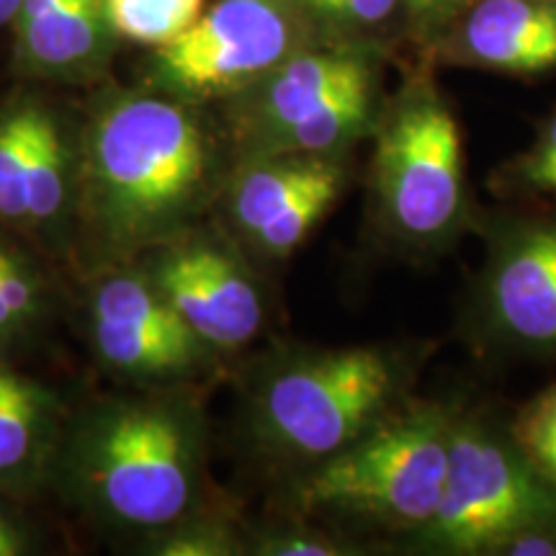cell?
Returning <instances> with one entry per match:
<instances>
[{"instance_id":"1","label":"cell","mask_w":556,"mask_h":556,"mask_svg":"<svg viewBox=\"0 0 556 556\" xmlns=\"http://www.w3.org/2000/svg\"><path fill=\"white\" fill-rule=\"evenodd\" d=\"M201 109L148 86L96 96L83 114L75 276L135 261L219 199L229 168Z\"/></svg>"},{"instance_id":"2","label":"cell","mask_w":556,"mask_h":556,"mask_svg":"<svg viewBox=\"0 0 556 556\" xmlns=\"http://www.w3.org/2000/svg\"><path fill=\"white\" fill-rule=\"evenodd\" d=\"M206 448L193 384L122 387L70 409L47 490L137 548L204 513Z\"/></svg>"},{"instance_id":"3","label":"cell","mask_w":556,"mask_h":556,"mask_svg":"<svg viewBox=\"0 0 556 556\" xmlns=\"http://www.w3.org/2000/svg\"><path fill=\"white\" fill-rule=\"evenodd\" d=\"M379 62L358 39L317 41L227 101L229 137L248 155H338L374 122Z\"/></svg>"},{"instance_id":"4","label":"cell","mask_w":556,"mask_h":556,"mask_svg":"<svg viewBox=\"0 0 556 556\" xmlns=\"http://www.w3.org/2000/svg\"><path fill=\"white\" fill-rule=\"evenodd\" d=\"M392 389L394 371L379 351L309 353L263 379L250 422L270 454L317 467L371 428Z\"/></svg>"},{"instance_id":"5","label":"cell","mask_w":556,"mask_h":556,"mask_svg":"<svg viewBox=\"0 0 556 556\" xmlns=\"http://www.w3.org/2000/svg\"><path fill=\"white\" fill-rule=\"evenodd\" d=\"M319 31L299 0H217L189 31L152 50L142 86L197 106L229 101L323 41Z\"/></svg>"},{"instance_id":"6","label":"cell","mask_w":556,"mask_h":556,"mask_svg":"<svg viewBox=\"0 0 556 556\" xmlns=\"http://www.w3.org/2000/svg\"><path fill=\"white\" fill-rule=\"evenodd\" d=\"M83 116L37 88L0 103V227L73 268Z\"/></svg>"},{"instance_id":"7","label":"cell","mask_w":556,"mask_h":556,"mask_svg":"<svg viewBox=\"0 0 556 556\" xmlns=\"http://www.w3.org/2000/svg\"><path fill=\"white\" fill-rule=\"evenodd\" d=\"M83 278V336L96 366L114 384L155 389L193 384L219 356L160 294L137 261Z\"/></svg>"},{"instance_id":"8","label":"cell","mask_w":556,"mask_h":556,"mask_svg":"<svg viewBox=\"0 0 556 556\" xmlns=\"http://www.w3.org/2000/svg\"><path fill=\"white\" fill-rule=\"evenodd\" d=\"M451 428L433 413H415L325 458L309 471L304 500L332 510L428 526L443 497Z\"/></svg>"},{"instance_id":"9","label":"cell","mask_w":556,"mask_h":556,"mask_svg":"<svg viewBox=\"0 0 556 556\" xmlns=\"http://www.w3.org/2000/svg\"><path fill=\"white\" fill-rule=\"evenodd\" d=\"M377 191L392 225L407 238L446 232L464 199L462 135L430 86H409L379 124Z\"/></svg>"},{"instance_id":"10","label":"cell","mask_w":556,"mask_h":556,"mask_svg":"<svg viewBox=\"0 0 556 556\" xmlns=\"http://www.w3.org/2000/svg\"><path fill=\"white\" fill-rule=\"evenodd\" d=\"M189 328L222 353L245 348L263 330L266 302L240 250L197 222L135 258Z\"/></svg>"},{"instance_id":"11","label":"cell","mask_w":556,"mask_h":556,"mask_svg":"<svg viewBox=\"0 0 556 556\" xmlns=\"http://www.w3.org/2000/svg\"><path fill=\"white\" fill-rule=\"evenodd\" d=\"M552 510L531 464L482 430H451L446 484L428 523L430 541L464 552L500 546Z\"/></svg>"},{"instance_id":"12","label":"cell","mask_w":556,"mask_h":556,"mask_svg":"<svg viewBox=\"0 0 556 556\" xmlns=\"http://www.w3.org/2000/svg\"><path fill=\"white\" fill-rule=\"evenodd\" d=\"M336 155L238 157L219 191L235 235L266 258H289L343 191Z\"/></svg>"},{"instance_id":"13","label":"cell","mask_w":556,"mask_h":556,"mask_svg":"<svg viewBox=\"0 0 556 556\" xmlns=\"http://www.w3.org/2000/svg\"><path fill=\"white\" fill-rule=\"evenodd\" d=\"M11 29L13 67L31 86H93L119 45L106 0H24Z\"/></svg>"},{"instance_id":"14","label":"cell","mask_w":556,"mask_h":556,"mask_svg":"<svg viewBox=\"0 0 556 556\" xmlns=\"http://www.w3.org/2000/svg\"><path fill=\"white\" fill-rule=\"evenodd\" d=\"M486 307L507 340L556 351V222L505 235L486 274Z\"/></svg>"},{"instance_id":"15","label":"cell","mask_w":556,"mask_h":556,"mask_svg":"<svg viewBox=\"0 0 556 556\" xmlns=\"http://www.w3.org/2000/svg\"><path fill=\"white\" fill-rule=\"evenodd\" d=\"M70 409L58 387L0 356V490L21 500L47 492Z\"/></svg>"},{"instance_id":"16","label":"cell","mask_w":556,"mask_h":556,"mask_svg":"<svg viewBox=\"0 0 556 556\" xmlns=\"http://www.w3.org/2000/svg\"><path fill=\"white\" fill-rule=\"evenodd\" d=\"M456 52L471 65L531 75L556 67V0H477L462 11Z\"/></svg>"},{"instance_id":"17","label":"cell","mask_w":556,"mask_h":556,"mask_svg":"<svg viewBox=\"0 0 556 556\" xmlns=\"http://www.w3.org/2000/svg\"><path fill=\"white\" fill-rule=\"evenodd\" d=\"M31 240L0 227V356L18 358L37 343L62 304L60 268Z\"/></svg>"},{"instance_id":"18","label":"cell","mask_w":556,"mask_h":556,"mask_svg":"<svg viewBox=\"0 0 556 556\" xmlns=\"http://www.w3.org/2000/svg\"><path fill=\"white\" fill-rule=\"evenodd\" d=\"M116 37L160 50L189 31L204 13V0H106Z\"/></svg>"},{"instance_id":"19","label":"cell","mask_w":556,"mask_h":556,"mask_svg":"<svg viewBox=\"0 0 556 556\" xmlns=\"http://www.w3.org/2000/svg\"><path fill=\"white\" fill-rule=\"evenodd\" d=\"M135 552L144 556H225L238 552V541L225 523L214 520L204 510L142 541Z\"/></svg>"},{"instance_id":"20","label":"cell","mask_w":556,"mask_h":556,"mask_svg":"<svg viewBox=\"0 0 556 556\" xmlns=\"http://www.w3.org/2000/svg\"><path fill=\"white\" fill-rule=\"evenodd\" d=\"M309 16L317 21L323 29L368 34L384 29L387 24L407 13L405 0H299Z\"/></svg>"},{"instance_id":"21","label":"cell","mask_w":556,"mask_h":556,"mask_svg":"<svg viewBox=\"0 0 556 556\" xmlns=\"http://www.w3.org/2000/svg\"><path fill=\"white\" fill-rule=\"evenodd\" d=\"M516 438L526 462L548 484H556V387L526 409L516 428Z\"/></svg>"},{"instance_id":"22","label":"cell","mask_w":556,"mask_h":556,"mask_svg":"<svg viewBox=\"0 0 556 556\" xmlns=\"http://www.w3.org/2000/svg\"><path fill=\"white\" fill-rule=\"evenodd\" d=\"M29 500L0 490V556H37L50 552L52 539L45 523L26 507Z\"/></svg>"},{"instance_id":"23","label":"cell","mask_w":556,"mask_h":556,"mask_svg":"<svg viewBox=\"0 0 556 556\" xmlns=\"http://www.w3.org/2000/svg\"><path fill=\"white\" fill-rule=\"evenodd\" d=\"M518 176L531 189L556 191V119L541 135L536 148L523 157Z\"/></svg>"},{"instance_id":"24","label":"cell","mask_w":556,"mask_h":556,"mask_svg":"<svg viewBox=\"0 0 556 556\" xmlns=\"http://www.w3.org/2000/svg\"><path fill=\"white\" fill-rule=\"evenodd\" d=\"M258 552L274 556H328L338 554V548L309 533H278L274 539H263Z\"/></svg>"},{"instance_id":"25","label":"cell","mask_w":556,"mask_h":556,"mask_svg":"<svg viewBox=\"0 0 556 556\" xmlns=\"http://www.w3.org/2000/svg\"><path fill=\"white\" fill-rule=\"evenodd\" d=\"M407 3V16L415 21L420 29L433 31L438 26L446 24L448 18L462 16V11L467 9L469 0H405Z\"/></svg>"},{"instance_id":"26","label":"cell","mask_w":556,"mask_h":556,"mask_svg":"<svg viewBox=\"0 0 556 556\" xmlns=\"http://www.w3.org/2000/svg\"><path fill=\"white\" fill-rule=\"evenodd\" d=\"M21 3H24V0H0V29H5V26L13 24Z\"/></svg>"}]
</instances>
